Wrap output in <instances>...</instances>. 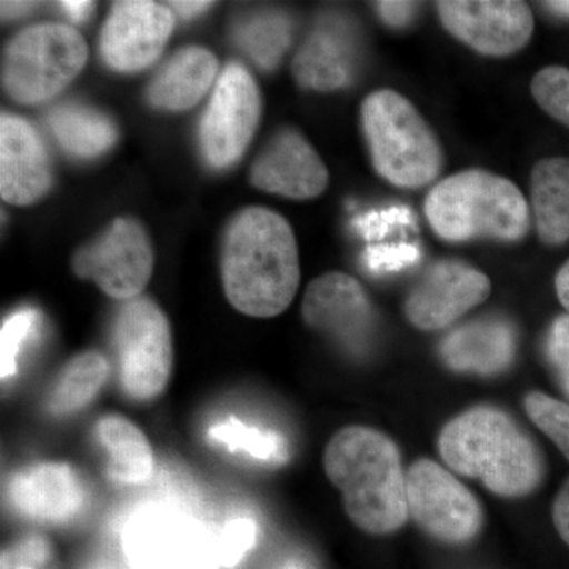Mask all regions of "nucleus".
<instances>
[{"label":"nucleus","mask_w":569,"mask_h":569,"mask_svg":"<svg viewBox=\"0 0 569 569\" xmlns=\"http://www.w3.org/2000/svg\"><path fill=\"white\" fill-rule=\"evenodd\" d=\"M299 253L290 223L266 208L244 209L224 234L223 290L230 305L254 318L279 316L298 291Z\"/></svg>","instance_id":"f257e3e1"},{"label":"nucleus","mask_w":569,"mask_h":569,"mask_svg":"<svg viewBox=\"0 0 569 569\" xmlns=\"http://www.w3.org/2000/svg\"><path fill=\"white\" fill-rule=\"evenodd\" d=\"M323 463L356 527L387 535L407 522V473L391 438L370 427H346L329 441Z\"/></svg>","instance_id":"f03ea898"},{"label":"nucleus","mask_w":569,"mask_h":569,"mask_svg":"<svg viewBox=\"0 0 569 569\" xmlns=\"http://www.w3.org/2000/svg\"><path fill=\"white\" fill-rule=\"evenodd\" d=\"M441 459L456 473L479 479L500 497H526L541 482L545 466L537 445L507 411L470 408L438 437Z\"/></svg>","instance_id":"7ed1b4c3"},{"label":"nucleus","mask_w":569,"mask_h":569,"mask_svg":"<svg viewBox=\"0 0 569 569\" xmlns=\"http://www.w3.org/2000/svg\"><path fill=\"white\" fill-rule=\"evenodd\" d=\"M425 212L433 233L447 242H518L530 230L529 204L519 187L485 170L438 182L427 194Z\"/></svg>","instance_id":"20e7f679"},{"label":"nucleus","mask_w":569,"mask_h":569,"mask_svg":"<svg viewBox=\"0 0 569 569\" xmlns=\"http://www.w3.org/2000/svg\"><path fill=\"white\" fill-rule=\"evenodd\" d=\"M362 132L373 168L400 189H421L443 168L440 141L402 93L381 89L361 107Z\"/></svg>","instance_id":"39448f33"},{"label":"nucleus","mask_w":569,"mask_h":569,"mask_svg":"<svg viewBox=\"0 0 569 569\" xmlns=\"http://www.w3.org/2000/svg\"><path fill=\"white\" fill-rule=\"evenodd\" d=\"M88 56V44L70 26L62 22L31 26L7 47L3 88L18 103L44 102L81 73Z\"/></svg>","instance_id":"423d86ee"},{"label":"nucleus","mask_w":569,"mask_h":569,"mask_svg":"<svg viewBox=\"0 0 569 569\" xmlns=\"http://www.w3.org/2000/svg\"><path fill=\"white\" fill-rule=\"evenodd\" d=\"M122 549L132 569L223 568L217 533L167 505H149L130 516Z\"/></svg>","instance_id":"0eeeda50"},{"label":"nucleus","mask_w":569,"mask_h":569,"mask_svg":"<svg viewBox=\"0 0 569 569\" xmlns=\"http://www.w3.org/2000/svg\"><path fill=\"white\" fill-rule=\"evenodd\" d=\"M112 342L123 392L134 400L162 395L173 369V342L163 310L149 298L126 301L112 325Z\"/></svg>","instance_id":"6e6552de"},{"label":"nucleus","mask_w":569,"mask_h":569,"mask_svg":"<svg viewBox=\"0 0 569 569\" xmlns=\"http://www.w3.org/2000/svg\"><path fill=\"white\" fill-rule=\"evenodd\" d=\"M261 97L250 71L230 63L220 73L200 122V148L212 168L231 167L257 132Z\"/></svg>","instance_id":"1a4fd4ad"},{"label":"nucleus","mask_w":569,"mask_h":569,"mask_svg":"<svg viewBox=\"0 0 569 569\" xmlns=\"http://www.w3.org/2000/svg\"><path fill=\"white\" fill-rule=\"evenodd\" d=\"M408 515L430 537L462 545L482 523L479 501L447 468L419 459L407 470Z\"/></svg>","instance_id":"9d476101"},{"label":"nucleus","mask_w":569,"mask_h":569,"mask_svg":"<svg viewBox=\"0 0 569 569\" xmlns=\"http://www.w3.org/2000/svg\"><path fill=\"white\" fill-rule=\"evenodd\" d=\"M153 269V253L140 223L118 219L100 238L73 257V271L93 280L104 295L130 301L144 290Z\"/></svg>","instance_id":"9b49d317"},{"label":"nucleus","mask_w":569,"mask_h":569,"mask_svg":"<svg viewBox=\"0 0 569 569\" xmlns=\"http://www.w3.org/2000/svg\"><path fill=\"white\" fill-rule=\"evenodd\" d=\"M437 11L452 37L490 58L515 54L533 36V13L518 0H448L438 2Z\"/></svg>","instance_id":"f8f14e48"},{"label":"nucleus","mask_w":569,"mask_h":569,"mask_svg":"<svg viewBox=\"0 0 569 569\" xmlns=\"http://www.w3.org/2000/svg\"><path fill=\"white\" fill-rule=\"evenodd\" d=\"M490 295L485 272L458 260L438 261L415 284L406 301V316L421 331L448 328Z\"/></svg>","instance_id":"ddd939ff"},{"label":"nucleus","mask_w":569,"mask_h":569,"mask_svg":"<svg viewBox=\"0 0 569 569\" xmlns=\"http://www.w3.org/2000/svg\"><path fill=\"white\" fill-rule=\"evenodd\" d=\"M302 317L310 328L361 353L376 331V312L365 288L343 272H329L309 284Z\"/></svg>","instance_id":"4468645a"},{"label":"nucleus","mask_w":569,"mask_h":569,"mask_svg":"<svg viewBox=\"0 0 569 569\" xmlns=\"http://www.w3.org/2000/svg\"><path fill=\"white\" fill-rule=\"evenodd\" d=\"M176 18L173 10L156 2H116L102 29L100 51L112 70L134 73L162 54Z\"/></svg>","instance_id":"2eb2a0df"},{"label":"nucleus","mask_w":569,"mask_h":569,"mask_svg":"<svg viewBox=\"0 0 569 569\" xmlns=\"http://www.w3.org/2000/svg\"><path fill=\"white\" fill-rule=\"evenodd\" d=\"M250 181L263 192L310 200L325 192L329 173L310 142L301 133L284 129L254 160Z\"/></svg>","instance_id":"dca6fc26"},{"label":"nucleus","mask_w":569,"mask_h":569,"mask_svg":"<svg viewBox=\"0 0 569 569\" xmlns=\"http://www.w3.org/2000/svg\"><path fill=\"white\" fill-rule=\"evenodd\" d=\"M52 186L50 153L32 123L20 116L0 119V194L10 204L36 203Z\"/></svg>","instance_id":"f3484780"},{"label":"nucleus","mask_w":569,"mask_h":569,"mask_svg":"<svg viewBox=\"0 0 569 569\" xmlns=\"http://www.w3.org/2000/svg\"><path fill=\"white\" fill-rule=\"evenodd\" d=\"M7 500L22 518L66 523L80 516L86 489L69 463L40 462L10 478Z\"/></svg>","instance_id":"a211bd4d"},{"label":"nucleus","mask_w":569,"mask_h":569,"mask_svg":"<svg viewBox=\"0 0 569 569\" xmlns=\"http://www.w3.org/2000/svg\"><path fill=\"white\" fill-rule=\"evenodd\" d=\"M358 70V43L342 18H323L293 61L296 81L306 89L332 92L347 88Z\"/></svg>","instance_id":"6ab92c4d"},{"label":"nucleus","mask_w":569,"mask_h":569,"mask_svg":"<svg viewBox=\"0 0 569 569\" xmlns=\"http://www.w3.org/2000/svg\"><path fill=\"white\" fill-rule=\"evenodd\" d=\"M516 332L496 317L478 318L452 329L440 346L445 365L456 372L492 377L515 361Z\"/></svg>","instance_id":"aec40b11"},{"label":"nucleus","mask_w":569,"mask_h":569,"mask_svg":"<svg viewBox=\"0 0 569 569\" xmlns=\"http://www.w3.org/2000/svg\"><path fill=\"white\" fill-rule=\"evenodd\" d=\"M219 77V61L211 51L201 47L183 48L152 78L149 103L167 111L190 110L201 102Z\"/></svg>","instance_id":"412c9836"},{"label":"nucleus","mask_w":569,"mask_h":569,"mask_svg":"<svg viewBox=\"0 0 569 569\" xmlns=\"http://www.w3.org/2000/svg\"><path fill=\"white\" fill-rule=\"evenodd\" d=\"M531 209L539 239L548 246L569 241V159L539 160L531 171Z\"/></svg>","instance_id":"4be33fe9"},{"label":"nucleus","mask_w":569,"mask_h":569,"mask_svg":"<svg viewBox=\"0 0 569 569\" xmlns=\"http://www.w3.org/2000/svg\"><path fill=\"white\" fill-rule=\"evenodd\" d=\"M47 123L59 146L74 159H96L118 141L114 122L84 104H59L48 112Z\"/></svg>","instance_id":"5701e85b"},{"label":"nucleus","mask_w":569,"mask_h":569,"mask_svg":"<svg viewBox=\"0 0 569 569\" xmlns=\"http://www.w3.org/2000/svg\"><path fill=\"white\" fill-rule=\"evenodd\" d=\"M97 441L108 455V475L123 485L151 478L153 452L144 433L122 417H103L96 426Z\"/></svg>","instance_id":"b1692460"},{"label":"nucleus","mask_w":569,"mask_h":569,"mask_svg":"<svg viewBox=\"0 0 569 569\" xmlns=\"http://www.w3.org/2000/svg\"><path fill=\"white\" fill-rule=\"evenodd\" d=\"M108 376H110V365L103 355L86 351L74 356L63 366L52 387L50 402H48L51 413L56 417L78 413L102 391Z\"/></svg>","instance_id":"393cba45"},{"label":"nucleus","mask_w":569,"mask_h":569,"mask_svg":"<svg viewBox=\"0 0 569 569\" xmlns=\"http://www.w3.org/2000/svg\"><path fill=\"white\" fill-rule=\"evenodd\" d=\"M234 41L261 70H274L293 39V26L282 11L266 10L246 17L234 28Z\"/></svg>","instance_id":"a878e982"},{"label":"nucleus","mask_w":569,"mask_h":569,"mask_svg":"<svg viewBox=\"0 0 569 569\" xmlns=\"http://www.w3.org/2000/svg\"><path fill=\"white\" fill-rule=\"evenodd\" d=\"M213 443L231 452H241L258 462L283 463L288 449L282 436L274 430L244 425L241 419L230 417L209 429Z\"/></svg>","instance_id":"bb28decb"},{"label":"nucleus","mask_w":569,"mask_h":569,"mask_svg":"<svg viewBox=\"0 0 569 569\" xmlns=\"http://www.w3.org/2000/svg\"><path fill=\"white\" fill-rule=\"evenodd\" d=\"M41 313L32 307H22L6 318L0 332V367L2 380H11L18 373L26 347L40 336Z\"/></svg>","instance_id":"cd10ccee"},{"label":"nucleus","mask_w":569,"mask_h":569,"mask_svg":"<svg viewBox=\"0 0 569 569\" xmlns=\"http://www.w3.org/2000/svg\"><path fill=\"white\" fill-rule=\"evenodd\" d=\"M527 415L559 447L569 460V403L545 395L530 392L523 400Z\"/></svg>","instance_id":"c85d7f7f"},{"label":"nucleus","mask_w":569,"mask_h":569,"mask_svg":"<svg viewBox=\"0 0 569 569\" xmlns=\"http://www.w3.org/2000/svg\"><path fill=\"white\" fill-rule=\"evenodd\" d=\"M351 227L369 244H380L396 231L417 228V217L407 206H389L359 213L351 220Z\"/></svg>","instance_id":"c756f323"},{"label":"nucleus","mask_w":569,"mask_h":569,"mask_svg":"<svg viewBox=\"0 0 569 569\" xmlns=\"http://www.w3.org/2000/svg\"><path fill=\"white\" fill-rule=\"evenodd\" d=\"M531 93L553 119L569 127V69L565 67H546L535 74Z\"/></svg>","instance_id":"7c9ffc66"},{"label":"nucleus","mask_w":569,"mask_h":569,"mask_svg":"<svg viewBox=\"0 0 569 569\" xmlns=\"http://www.w3.org/2000/svg\"><path fill=\"white\" fill-rule=\"evenodd\" d=\"M421 260V249L411 242L369 244L361 254V263L369 274L383 277L399 274Z\"/></svg>","instance_id":"2f4dec72"},{"label":"nucleus","mask_w":569,"mask_h":569,"mask_svg":"<svg viewBox=\"0 0 569 569\" xmlns=\"http://www.w3.org/2000/svg\"><path fill=\"white\" fill-rule=\"evenodd\" d=\"M219 537L220 557L223 568H233L253 548L258 538V526L253 519L236 518L224 523Z\"/></svg>","instance_id":"473e14b6"},{"label":"nucleus","mask_w":569,"mask_h":569,"mask_svg":"<svg viewBox=\"0 0 569 569\" xmlns=\"http://www.w3.org/2000/svg\"><path fill=\"white\" fill-rule=\"evenodd\" d=\"M546 356L557 381L569 397V313L557 317L546 337Z\"/></svg>","instance_id":"72a5a7b5"},{"label":"nucleus","mask_w":569,"mask_h":569,"mask_svg":"<svg viewBox=\"0 0 569 569\" xmlns=\"http://www.w3.org/2000/svg\"><path fill=\"white\" fill-rule=\"evenodd\" d=\"M50 557V546L44 541V538L31 537L22 539L14 546L13 550L3 553L2 561L11 565H26V567H33V565H41Z\"/></svg>","instance_id":"f704fd0d"},{"label":"nucleus","mask_w":569,"mask_h":569,"mask_svg":"<svg viewBox=\"0 0 569 569\" xmlns=\"http://www.w3.org/2000/svg\"><path fill=\"white\" fill-rule=\"evenodd\" d=\"M378 17L396 29L407 28L418 13V3L413 2H377Z\"/></svg>","instance_id":"c9c22d12"},{"label":"nucleus","mask_w":569,"mask_h":569,"mask_svg":"<svg viewBox=\"0 0 569 569\" xmlns=\"http://www.w3.org/2000/svg\"><path fill=\"white\" fill-rule=\"evenodd\" d=\"M552 519L561 539L569 546V479L553 501Z\"/></svg>","instance_id":"e433bc0d"},{"label":"nucleus","mask_w":569,"mask_h":569,"mask_svg":"<svg viewBox=\"0 0 569 569\" xmlns=\"http://www.w3.org/2000/svg\"><path fill=\"white\" fill-rule=\"evenodd\" d=\"M59 6H61V9L63 13L67 14V18L73 22H82L88 20L93 11L92 2H81V0H78V2H73V0H71V2H61Z\"/></svg>","instance_id":"4c0bfd02"},{"label":"nucleus","mask_w":569,"mask_h":569,"mask_svg":"<svg viewBox=\"0 0 569 569\" xmlns=\"http://www.w3.org/2000/svg\"><path fill=\"white\" fill-rule=\"evenodd\" d=\"M171 10L183 20H192L194 17H200L201 13L211 9V2H171Z\"/></svg>","instance_id":"58836bf2"},{"label":"nucleus","mask_w":569,"mask_h":569,"mask_svg":"<svg viewBox=\"0 0 569 569\" xmlns=\"http://www.w3.org/2000/svg\"><path fill=\"white\" fill-rule=\"evenodd\" d=\"M556 291L561 306L569 312V261L561 266L559 274L556 277Z\"/></svg>","instance_id":"ea45409f"},{"label":"nucleus","mask_w":569,"mask_h":569,"mask_svg":"<svg viewBox=\"0 0 569 569\" xmlns=\"http://www.w3.org/2000/svg\"><path fill=\"white\" fill-rule=\"evenodd\" d=\"M33 7L36 3L31 2H2V17L6 20H17V18L31 13Z\"/></svg>","instance_id":"a19ab883"},{"label":"nucleus","mask_w":569,"mask_h":569,"mask_svg":"<svg viewBox=\"0 0 569 569\" xmlns=\"http://www.w3.org/2000/svg\"><path fill=\"white\" fill-rule=\"evenodd\" d=\"M542 6L559 17L569 18V0H556V2H545Z\"/></svg>","instance_id":"79ce46f5"},{"label":"nucleus","mask_w":569,"mask_h":569,"mask_svg":"<svg viewBox=\"0 0 569 569\" xmlns=\"http://www.w3.org/2000/svg\"><path fill=\"white\" fill-rule=\"evenodd\" d=\"M2 569H36L33 567H26V565H11L2 561Z\"/></svg>","instance_id":"37998d69"},{"label":"nucleus","mask_w":569,"mask_h":569,"mask_svg":"<svg viewBox=\"0 0 569 569\" xmlns=\"http://www.w3.org/2000/svg\"><path fill=\"white\" fill-rule=\"evenodd\" d=\"M284 569H302V568L299 567V565H290V567H287Z\"/></svg>","instance_id":"c03bdc74"}]
</instances>
